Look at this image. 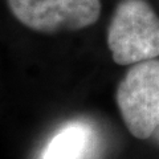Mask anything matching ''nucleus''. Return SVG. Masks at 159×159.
I'll list each match as a JSON object with an SVG mask.
<instances>
[{
	"label": "nucleus",
	"instance_id": "1",
	"mask_svg": "<svg viewBox=\"0 0 159 159\" xmlns=\"http://www.w3.org/2000/svg\"><path fill=\"white\" fill-rule=\"evenodd\" d=\"M107 47L118 65L159 56V16L146 0H121L107 28Z\"/></svg>",
	"mask_w": 159,
	"mask_h": 159
},
{
	"label": "nucleus",
	"instance_id": "3",
	"mask_svg": "<svg viewBox=\"0 0 159 159\" xmlns=\"http://www.w3.org/2000/svg\"><path fill=\"white\" fill-rule=\"evenodd\" d=\"M13 17L40 33L78 31L101 15L99 0H6Z\"/></svg>",
	"mask_w": 159,
	"mask_h": 159
},
{
	"label": "nucleus",
	"instance_id": "4",
	"mask_svg": "<svg viewBox=\"0 0 159 159\" xmlns=\"http://www.w3.org/2000/svg\"><path fill=\"white\" fill-rule=\"evenodd\" d=\"M94 131L85 122H72L61 129L45 148L43 159H85L94 146Z\"/></svg>",
	"mask_w": 159,
	"mask_h": 159
},
{
	"label": "nucleus",
	"instance_id": "2",
	"mask_svg": "<svg viewBox=\"0 0 159 159\" xmlns=\"http://www.w3.org/2000/svg\"><path fill=\"white\" fill-rule=\"evenodd\" d=\"M117 105L131 135L147 139L159 126V60L134 64L117 89Z\"/></svg>",
	"mask_w": 159,
	"mask_h": 159
},
{
	"label": "nucleus",
	"instance_id": "5",
	"mask_svg": "<svg viewBox=\"0 0 159 159\" xmlns=\"http://www.w3.org/2000/svg\"><path fill=\"white\" fill-rule=\"evenodd\" d=\"M154 137H155V139L159 142V126H158V129L155 130V133H154Z\"/></svg>",
	"mask_w": 159,
	"mask_h": 159
}]
</instances>
